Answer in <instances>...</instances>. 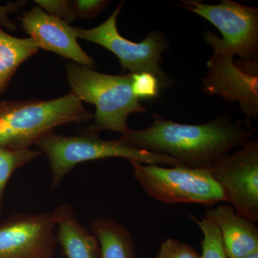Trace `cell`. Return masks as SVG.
<instances>
[{
    "instance_id": "22",
    "label": "cell",
    "mask_w": 258,
    "mask_h": 258,
    "mask_svg": "<svg viewBox=\"0 0 258 258\" xmlns=\"http://www.w3.org/2000/svg\"><path fill=\"white\" fill-rule=\"evenodd\" d=\"M25 4L26 2L18 1L16 3H10L5 5H0V28L3 27L10 31H15L17 24L10 18L9 14L11 13H17Z\"/></svg>"
},
{
    "instance_id": "15",
    "label": "cell",
    "mask_w": 258,
    "mask_h": 258,
    "mask_svg": "<svg viewBox=\"0 0 258 258\" xmlns=\"http://www.w3.org/2000/svg\"><path fill=\"white\" fill-rule=\"evenodd\" d=\"M38 50L31 37H13L0 28V95L5 92L20 66Z\"/></svg>"
},
{
    "instance_id": "12",
    "label": "cell",
    "mask_w": 258,
    "mask_h": 258,
    "mask_svg": "<svg viewBox=\"0 0 258 258\" xmlns=\"http://www.w3.org/2000/svg\"><path fill=\"white\" fill-rule=\"evenodd\" d=\"M205 217L218 227L227 258H241L258 250V228L237 215L230 205L208 210Z\"/></svg>"
},
{
    "instance_id": "6",
    "label": "cell",
    "mask_w": 258,
    "mask_h": 258,
    "mask_svg": "<svg viewBox=\"0 0 258 258\" xmlns=\"http://www.w3.org/2000/svg\"><path fill=\"white\" fill-rule=\"evenodd\" d=\"M184 8L206 19L222 34L220 39L212 32H205L204 39L214 54L240 55L244 61L255 64L258 55V9L231 0L218 5L201 2L182 1Z\"/></svg>"
},
{
    "instance_id": "9",
    "label": "cell",
    "mask_w": 258,
    "mask_h": 258,
    "mask_svg": "<svg viewBox=\"0 0 258 258\" xmlns=\"http://www.w3.org/2000/svg\"><path fill=\"white\" fill-rule=\"evenodd\" d=\"M52 213H18L0 222V258H52L57 244Z\"/></svg>"
},
{
    "instance_id": "4",
    "label": "cell",
    "mask_w": 258,
    "mask_h": 258,
    "mask_svg": "<svg viewBox=\"0 0 258 258\" xmlns=\"http://www.w3.org/2000/svg\"><path fill=\"white\" fill-rule=\"evenodd\" d=\"M35 145L48 160L52 174L51 189L57 188L75 166L84 161L118 157L150 165L183 166L168 156L134 149L118 140H105L98 134L86 131L69 137L51 132Z\"/></svg>"
},
{
    "instance_id": "13",
    "label": "cell",
    "mask_w": 258,
    "mask_h": 258,
    "mask_svg": "<svg viewBox=\"0 0 258 258\" xmlns=\"http://www.w3.org/2000/svg\"><path fill=\"white\" fill-rule=\"evenodd\" d=\"M55 218L57 242L68 258H101L96 236L81 225L72 207L62 205L52 212Z\"/></svg>"
},
{
    "instance_id": "1",
    "label": "cell",
    "mask_w": 258,
    "mask_h": 258,
    "mask_svg": "<svg viewBox=\"0 0 258 258\" xmlns=\"http://www.w3.org/2000/svg\"><path fill=\"white\" fill-rule=\"evenodd\" d=\"M153 117L150 126L129 128L118 140L134 149L168 156L191 169H209L234 148L247 143L254 132L227 115L198 125L176 123L157 113Z\"/></svg>"
},
{
    "instance_id": "8",
    "label": "cell",
    "mask_w": 258,
    "mask_h": 258,
    "mask_svg": "<svg viewBox=\"0 0 258 258\" xmlns=\"http://www.w3.org/2000/svg\"><path fill=\"white\" fill-rule=\"evenodd\" d=\"M208 170L221 185L237 215L258 222V141L219 159Z\"/></svg>"
},
{
    "instance_id": "11",
    "label": "cell",
    "mask_w": 258,
    "mask_h": 258,
    "mask_svg": "<svg viewBox=\"0 0 258 258\" xmlns=\"http://www.w3.org/2000/svg\"><path fill=\"white\" fill-rule=\"evenodd\" d=\"M20 20L24 31L33 39L39 48L55 52L90 69L96 68L94 59L80 46L76 28L62 19L52 16L36 6L25 12Z\"/></svg>"
},
{
    "instance_id": "17",
    "label": "cell",
    "mask_w": 258,
    "mask_h": 258,
    "mask_svg": "<svg viewBox=\"0 0 258 258\" xmlns=\"http://www.w3.org/2000/svg\"><path fill=\"white\" fill-rule=\"evenodd\" d=\"M190 217L203 232L201 257L227 258L222 243L221 234L215 224L207 217H201L200 220L194 215H190Z\"/></svg>"
},
{
    "instance_id": "16",
    "label": "cell",
    "mask_w": 258,
    "mask_h": 258,
    "mask_svg": "<svg viewBox=\"0 0 258 258\" xmlns=\"http://www.w3.org/2000/svg\"><path fill=\"white\" fill-rule=\"evenodd\" d=\"M40 155L41 152L30 149L20 151L0 149V213L3 210L5 189L10 178L19 168Z\"/></svg>"
},
{
    "instance_id": "2",
    "label": "cell",
    "mask_w": 258,
    "mask_h": 258,
    "mask_svg": "<svg viewBox=\"0 0 258 258\" xmlns=\"http://www.w3.org/2000/svg\"><path fill=\"white\" fill-rule=\"evenodd\" d=\"M93 118L71 92L55 99L0 102V149H29L60 125Z\"/></svg>"
},
{
    "instance_id": "3",
    "label": "cell",
    "mask_w": 258,
    "mask_h": 258,
    "mask_svg": "<svg viewBox=\"0 0 258 258\" xmlns=\"http://www.w3.org/2000/svg\"><path fill=\"white\" fill-rule=\"evenodd\" d=\"M66 76L71 93L81 101L96 107L93 124L86 132L98 134L103 131L125 133L128 130L127 118L133 113H147L132 90L133 74L113 76L97 72L86 66L70 62Z\"/></svg>"
},
{
    "instance_id": "18",
    "label": "cell",
    "mask_w": 258,
    "mask_h": 258,
    "mask_svg": "<svg viewBox=\"0 0 258 258\" xmlns=\"http://www.w3.org/2000/svg\"><path fill=\"white\" fill-rule=\"evenodd\" d=\"M157 258H202L192 246L176 239L168 238L161 243Z\"/></svg>"
},
{
    "instance_id": "19",
    "label": "cell",
    "mask_w": 258,
    "mask_h": 258,
    "mask_svg": "<svg viewBox=\"0 0 258 258\" xmlns=\"http://www.w3.org/2000/svg\"><path fill=\"white\" fill-rule=\"evenodd\" d=\"M132 90L134 95L140 98H155L159 94L160 86L157 79L149 74H133Z\"/></svg>"
},
{
    "instance_id": "21",
    "label": "cell",
    "mask_w": 258,
    "mask_h": 258,
    "mask_svg": "<svg viewBox=\"0 0 258 258\" xmlns=\"http://www.w3.org/2000/svg\"><path fill=\"white\" fill-rule=\"evenodd\" d=\"M76 18L91 19L95 18L104 10L109 1L105 0H76L71 1Z\"/></svg>"
},
{
    "instance_id": "23",
    "label": "cell",
    "mask_w": 258,
    "mask_h": 258,
    "mask_svg": "<svg viewBox=\"0 0 258 258\" xmlns=\"http://www.w3.org/2000/svg\"><path fill=\"white\" fill-rule=\"evenodd\" d=\"M241 258H258V250L252 252V253L247 254V255L244 256V257Z\"/></svg>"
},
{
    "instance_id": "20",
    "label": "cell",
    "mask_w": 258,
    "mask_h": 258,
    "mask_svg": "<svg viewBox=\"0 0 258 258\" xmlns=\"http://www.w3.org/2000/svg\"><path fill=\"white\" fill-rule=\"evenodd\" d=\"M35 3L47 13L62 19L71 23L76 20V15L71 1L66 0H36Z\"/></svg>"
},
{
    "instance_id": "7",
    "label": "cell",
    "mask_w": 258,
    "mask_h": 258,
    "mask_svg": "<svg viewBox=\"0 0 258 258\" xmlns=\"http://www.w3.org/2000/svg\"><path fill=\"white\" fill-rule=\"evenodd\" d=\"M123 3L118 5L111 16L96 28H76L78 38L98 44L111 51L119 60L123 71L130 74H149L157 79L160 89L172 84V81L159 66L161 54L169 47L164 34L159 30L149 32L143 41L134 42L121 36L117 28V19Z\"/></svg>"
},
{
    "instance_id": "5",
    "label": "cell",
    "mask_w": 258,
    "mask_h": 258,
    "mask_svg": "<svg viewBox=\"0 0 258 258\" xmlns=\"http://www.w3.org/2000/svg\"><path fill=\"white\" fill-rule=\"evenodd\" d=\"M129 161L133 168L134 179L148 195L161 203L213 206L228 202L225 190L208 169L166 168Z\"/></svg>"
},
{
    "instance_id": "10",
    "label": "cell",
    "mask_w": 258,
    "mask_h": 258,
    "mask_svg": "<svg viewBox=\"0 0 258 258\" xmlns=\"http://www.w3.org/2000/svg\"><path fill=\"white\" fill-rule=\"evenodd\" d=\"M233 57L230 53L214 54L207 63L203 91L227 101L239 102L249 123L258 117V76L245 72L234 62Z\"/></svg>"
},
{
    "instance_id": "14",
    "label": "cell",
    "mask_w": 258,
    "mask_h": 258,
    "mask_svg": "<svg viewBox=\"0 0 258 258\" xmlns=\"http://www.w3.org/2000/svg\"><path fill=\"white\" fill-rule=\"evenodd\" d=\"M101 249V258H136L135 245L130 231L111 219L98 217L91 223Z\"/></svg>"
}]
</instances>
